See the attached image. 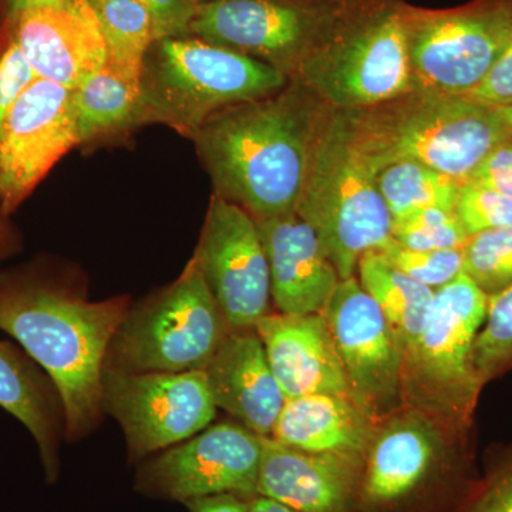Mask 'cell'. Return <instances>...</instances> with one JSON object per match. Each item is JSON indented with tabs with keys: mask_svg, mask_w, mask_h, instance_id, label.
Wrapping results in <instances>:
<instances>
[{
	"mask_svg": "<svg viewBox=\"0 0 512 512\" xmlns=\"http://www.w3.org/2000/svg\"><path fill=\"white\" fill-rule=\"evenodd\" d=\"M128 311L127 296L92 302L40 276H0V330L55 384L70 441L99 426L107 353Z\"/></svg>",
	"mask_w": 512,
	"mask_h": 512,
	"instance_id": "cell-1",
	"label": "cell"
},
{
	"mask_svg": "<svg viewBox=\"0 0 512 512\" xmlns=\"http://www.w3.org/2000/svg\"><path fill=\"white\" fill-rule=\"evenodd\" d=\"M318 124L293 90L218 111L192 137L215 192L254 218L296 211Z\"/></svg>",
	"mask_w": 512,
	"mask_h": 512,
	"instance_id": "cell-2",
	"label": "cell"
},
{
	"mask_svg": "<svg viewBox=\"0 0 512 512\" xmlns=\"http://www.w3.org/2000/svg\"><path fill=\"white\" fill-rule=\"evenodd\" d=\"M412 92L345 111L350 141L373 175L413 161L463 184L494 148L512 138L498 107L466 96Z\"/></svg>",
	"mask_w": 512,
	"mask_h": 512,
	"instance_id": "cell-3",
	"label": "cell"
},
{
	"mask_svg": "<svg viewBox=\"0 0 512 512\" xmlns=\"http://www.w3.org/2000/svg\"><path fill=\"white\" fill-rule=\"evenodd\" d=\"M140 84V124L192 138L218 111L284 90L286 74L200 37H164L148 50Z\"/></svg>",
	"mask_w": 512,
	"mask_h": 512,
	"instance_id": "cell-4",
	"label": "cell"
},
{
	"mask_svg": "<svg viewBox=\"0 0 512 512\" xmlns=\"http://www.w3.org/2000/svg\"><path fill=\"white\" fill-rule=\"evenodd\" d=\"M295 212L315 229L342 281L392 239V214L350 141L345 113L318 134Z\"/></svg>",
	"mask_w": 512,
	"mask_h": 512,
	"instance_id": "cell-5",
	"label": "cell"
},
{
	"mask_svg": "<svg viewBox=\"0 0 512 512\" xmlns=\"http://www.w3.org/2000/svg\"><path fill=\"white\" fill-rule=\"evenodd\" d=\"M487 309L488 296L467 275L437 289L426 328L404 353L403 407L423 413L440 429L470 423L483 387L471 353Z\"/></svg>",
	"mask_w": 512,
	"mask_h": 512,
	"instance_id": "cell-6",
	"label": "cell"
},
{
	"mask_svg": "<svg viewBox=\"0 0 512 512\" xmlns=\"http://www.w3.org/2000/svg\"><path fill=\"white\" fill-rule=\"evenodd\" d=\"M231 326L194 258L167 288L130 308L104 370L181 373L204 370Z\"/></svg>",
	"mask_w": 512,
	"mask_h": 512,
	"instance_id": "cell-7",
	"label": "cell"
},
{
	"mask_svg": "<svg viewBox=\"0 0 512 512\" xmlns=\"http://www.w3.org/2000/svg\"><path fill=\"white\" fill-rule=\"evenodd\" d=\"M440 427L403 407L377 423L365 456L359 512H433L451 493H471L460 481Z\"/></svg>",
	"mask_w": 512,
	"mask_h": 512,
	"instance_id": "cell-8",
	"label": "cell"
},
{
	"mask_svg": "<svg viewBox=\"0 0 512 512\" xmlns=\"http://www.w3.org/2000/svg\"><path fill=\"white\" fill-rule=\"evenodd\" d=\"M296 72L309 89L345 111L370 109L412 92L403 10H379L355 20Z\"/></svg>",
	"mask_w": 512,
	"mask_h": 512,
	"instance_id": "cell-9",
	"label": "cell"
},
{
	"mask_svg": "<svg viewBox=\"0 0 512 512\" xmlns=\"http://www.w3.org/2000/svg\"><path fill=\"white\" fill-rule=\"evenodd\" d=\"M413 90L468 96L503 55L512 0H476L439 12L403 10Z\"/></svg>",
	"mask_w": 512,
	"mask_h": 512,
	"instance_id": "cell-10",
	"label": "cell"
},
{
	"mask_svg": "<svg viewBox=\"0 0 512 512\" xmlns=\"http://www.w3.org/2000/svg\"><path fill=\"white\" fill-rule=\"evenodd\" d=\"M343 0H202L190 33L282 73L348 28Z\"/></svg>",
	"mask_w": 512,
	"mask_h": 512,
	"instance_id": "cell-11",
	"label": "cell"
},
{
	"mask_svg": "<svg viewBox=\"0 0 512 512\" xmlns=\"http://www.w3.org/2000/svg\"><path fill=\"white\" fill-rule=\"evenodd\" d=\"M103 412L117 420L128 454L141 461L207 429L217 416L204 370L121 373L104 370Z\"/></svg>",
	"mask_w": 512,
	"mask_h": 512,
	"instance_id": "cell-12",
	"label": "cell"
},
{
	"mask_svg": "<svg viewBox=\"0 0 512 512\" xmlns=\"http://www.w3.org/2000/svg\"><path fill=\"white\" fill-rule=\"evenodd\" d=\"M335 340L353 403L373 423L403 409V343L355 276L343 279L322 312Z\"/></svg>",
	"mask_w": 512,
	"mask_h": 512,
	"instance_id": "cell-13",
	"label": "cell"
},
{
	"mask_svg": "<svg viewBox=\"0 0 512 512\" xmlns=\"http://www.w3.org/2000/svg\"><path fill=\"white\" fill-rule=\"evenodd\" d=\"M262 436L239 423L210 424L191 439L167 448L138 470L140 493L187 503L218 494L255 497Z\"/></svg>",
	"mask_w": 512,
	"mask_h": 512,
	"instance_id": "cell-14",
	"label": "cell"
},
{
	"mask_svg": "<svg viewBox=\"0 0 512 512\" xmlns=\"http://www.w3.org/2000/svg\"><path fill=\"white\" fill-rule=\"evenodd\" d=\"M192 258L231 329H255L269 313L271 275L258 225L214 192Z\"/></svg>",
	"mask_w": 512,
	"mask_h": 512,
	"instance_id": "cell-15",
	"label": "cell"
},
{
	"mask_svg": "<svg viewBox=\"0 0 512 512\" xmlns=\"http://www.w3.org/2000/svg\"><path fill=\"white\" fill-rule=\"evenodd\" d=\"M76 146L73 90L36 79L13 104L0 130V214L15 211Z\"/></svg>",
	"mask_w": 512,
	"mask_h": 512,
	"instance_id": "cell-16",
	"label": "cell"
},
{
	"mask_svg": "<svg viewBox=\"0 0 512 512\" xmlns=\"http://www.w3.org/2000/svg\"><path fill=\"white\" fill-rule=\"evenodd\" d=\"M365 457L311 453L262 436L256 494L298 512H359Z\"/></svg>",
	"mask_w": 512,
	"mask_h": 512,
	"instance_id": "cell-17",
	"label": "cell"
},
{
	"mask_svg": "<svg viewBox=\"0 0 512 512\" xmlns=\"http://www.w3.org/2000/svg\"><path fill=\"white\" fill-rule=\"evenodd\" d=\"M16 45L37 79L74 90L109 62L99 19L89 0L20 13Z\"/></svg>",
	"mask_w": 512,
	"mask_h": 512,
	"instance_id": "cell-18",
	"label": "cell"
},
{
	"mask_svg": "<svg viewBox=\"0 0 512 512\" xmlns=\"http://www.w3.org/2000/svg\"><path fill=\"white\" fill-rule=\"evenodd\" d=\"M255 330L286 399L335 394L352 400L342 360L322 313L269 312L256 323Z\"/></svg>",
	"mask_w": 512,
	"mask_h": 512,
	"instance_id": "cell-19",
	"label": "cell"
},
{
	"mask_svg": "<svg viewBox=\"0 0 512 512\" xmlns=\"http://www.w3.org/2000/svg\"><path fill=\"white\" fill-rule=\"evenodd\" d=\"M254 220L268 258L271 298L278 312H322L342 279L315 229L296 212Z\"/></svg>",
	"mask_w": 512,
	"mask_h": 512,
	"instance_id": "cell-20",
	"label": "cell"
},
{
	"mask_svg": "<svg viewBox=\"0 0 512 512\" xmlns=\"http://www.w3.org/2000/svg\"><path fill=\"white\" fill-rule=\"evenodd\" d=\"M218 409L258 436H271L286 396L255 329H231L205 366Z\"/></svg>",
	"mask_w": 512,
	"mask_h": 512,
	"instance_id": "cell-21",
	"label": "cell"
},
{
	"mask_svg": "<svg viewBox=\"0 0 512 512\" xmlns=\"http://www.w3.org/2000/svg\"><path fill=\"white\" fill-rule=\"evenodd\" d=\"M0 407L25 424L39 447L46 480L59 477L64 437L62 400L55 384L32 357L0 340Z\"/></svg>",
	"mask_w": 512,
	"mask_h": 512,
	"instance_id": "cell-22",
	"label": "cell"
},
{
	"mask_svg": "<svg viewBox=\"0 0 512 512\" xmlns=\"http://www.w3.org/2000/svg\"><path fill=\"white\" fill-rule=\"evenodd\" d=\"M376 426L348 397L306 394L286 399L271 437L311 453L365 457Z\"/></svg>",
	"mask_w": 512,
	"mask_h": 512,
	"instance_id": "cell-23",
	"label": "cell"
},
{
	"mask_svg": "<svg viewBox=\"0 0 512 512\" xmlns=\"http://www.w3.org/2000/svg\"><path fill=\"white\" fill-rule=\"evenodd\" d=\"M357 271L360 285L382 309L404 349L412 348L426 328L436 291L404 274L379 251L366 252Z\"/></svg>",
	"mask_w": 512,
	"mask_h": 512,
	"instance_id": "cell-24",
	"label": "cell"
},
{
	"mask_svg": "<svg viewBox=\"0 0 512 512\" xmlns=\"http://www.w3.org/2000/svg\"><path fill=\"white\" fill-rule=\"evenodd\" d=\"M79 144L123 133L140 124L141 84L109 63L73 90Z\"/></svg>",
	"mask_w": 512,
	"mask_h": 512,
	"instance_id": "cell-25",
	"label": "cell"
},
{
	"mask_svg": "<svg viewBox=\"0 0 512 512\" xmlns=\"http://www.w3.org/2000/svg\"><path fill=\"white\" fill-rule=\"evenodd\" d=\"M109 50L113 69L141 83L144 60L158 40L153 13L138 0H89Z\"/></svg>",
	"mask_w": 512,
	"mask_h": 512,
	"instance_id": "cell-26",
	"label": "cell"
},
{
	"mask_svg": "<svg viewBox=\"0 0 512 512\" xmlns=\"http://www.w3.org/2000/svg\"><path fill=\"white\" fill-rule=\"evenodd\" d=\"M375 181L392 218L423 208L456 211L460 181L427 165L399 161L382 168Z\"/></svg>",
	"mask_w": 512,
	"mask_h": 512,
	"instance_id": "cell-27",
	"label": "cell"
},
{
	"mask_svg": "<svg viewBox=\"0 0 512 512\" xmlns=\"http://www.w3.org/2000/svg\"><path fill=\"white\" fill-rule=\"evenodd\" d=\"M463 274L487 296L512 286V228L490 229L468 239Z\"/></svg>",
	"mask_w": 512,
	"mask_h": 512,
	"instance_id": "cell-28",
	"label": "cell"
},
{
	"mask_svg": "<svg viewBox=\"0 0 512 512\" xmlns=\"http://www.w3.org/2000/svg\"><path fill=\"white\" fill-rule=\"evenodd\" d=\"M392 238L414 251H439L463 249L471 237L456 211L423 208L392 218Z\"/></svg>",
	"mask_w": 512,
	"mask_h": 512,
	"instance_id": "cell-29",
	"label": "cell"
},
{
	"mask_svg": "<svg viewBox=\"0 0 512 512\" xmlns=\"http://www.w3.org/2000/svg\"><path fill=\"white\" fill-rule=\"evenodd\" d=\"M483 384L512 363V286L488 296L487 318L471 353Z\"/></svg>",
	"mask_w": 512,
	"mask_h": 512,
	"instance_id": "cell-30",
	"label": "cell"
},
{
	"mask_svg": "<svg viewBox=\"0 0 512 512\" xmlns=\"http://www.w3.org/2000/svg\"><path fill=\"white\" fill-rule=\"evenodd\" d=\"M404 274L414 281L437 291L463 274V249H439V251H414L390 239L377 249Z\"/></svg>",
	"mask_w": 512,
	"mask_h": 512,
	"instance_id": "cell-31",
	"label": "cell"
},
{
	"mask_svg": "<svg viewBox=\"0 0 512 512\" xmlns=\"http://www.w3.org/2000/svg\"><path fill=\"white\" fill-rule=\"evenodd\" d=\"M456 214L470 237L490 229L512 228V198L466 181L461 184Z\"/></svg>",
	"mask_w": 512,
	"mask_h": 512,
	"instance_id": "cell-32",
	"label": "cell"
},
{
	"mask_svg": "<svg viewBox=\"0 0 512 512\" xmlns=\"http://www.w3.org/2000/svg\"><path fill=\"white\" fill-rule=\"evenodd\" d=\"M457 512H512V456L495 464L474 485Z\"/></svg>",
	"mask_w": 512,
	"mask_h": 512,
	"instance_id": "cell-33",
	"label": "cell"
},
{
	"mask_svg": "<svg viewBox=\"0 0 512 512\" xmlns=\"http://www.w3.org/2000/svg\"><path fill=\"white\" fill-rule=\"evenodd\" d=\"M37 79L22 50L12 43L0 57V130L10 109L22 93Z\"/></svg>",
	"mask_w": 512,
	"mask_h": 512,
	"instance_id": "cell-34",
	"label": "cell"
},
{
	"mask_svg": "<svg viewBox=\"0 0 512 512\" xmlns=\"http://www.w3.org/2000/svg\"><path fill=\"white\" fill-rule=\"evenodd\" d=\"M466 97L494 107L512 103V30L503 55L484 82Z\"/></svg>",
	"mask_w": 512,
	"mask_h": 512,
	"instance_id": "cell-35",
	"label": "cell"
},
{
	"mask_svg": "<svg viewBox=\"0 0 512 512\" xmlns=\"http://www.w3.org/2000/svg\"><path fill=\"white\" fill-rule=\"evenodd\" d=\"M146 5L156 20L158 40L187 36L197 3L194 0H138Z\"/></svg>",
	"mask_w": 512,
	"mask_h": 512,
	"instance_id": "cell-36",
	"label": "cell"
},
{
	"mask_svg": "<svg viewBox=\"0 0 512 512\" xmlns=\"http://www.w3.org/2000/svg\"><path fill=\"white\" fill-rule=\"evenodd\" d=\"M467 181L512 198V138L494 148Z\"/></svg>",
	"mask_w": 512,
	"mask_h": 512,
	"instance_id": "cell-37",
	"label": "cell"
},
{
	"mask_svg": "<svg viewBox=\"0 0 512 512\" xmlns=\"http://www.w3.org/2000/svg\"><path fill=\"white\" fill-rule=\"evenodd\" d=\"M252 498L237 494H218L195 498L187 501L185 505L190 512H249Z\"/></svg>",
	"mask_w": 512,
	"mask_h": 512,
	"instance_id": "cell-38",
	"label": "cell"
},
{
	"mask_svg": "<svg viewBox=\"0 0 512 512\" xmlns=\"http://www.w3.org/2000/svg\"><path fill=\"white\" fill-rule=\"evenodd\" d=\"M64 2L66 0H13V8L20 15L28 10L60 8Z\"/></svg>",
	"mask_w": 512,
	"mask_h": 512,
	"instance_id": "cell-39",
	"label": "cell"
},
{
	"mask_svg": "<svg viewBox=\"0 0 512 512\" xmlns=\"http://www.w3.org/2000/svg\"><path fill=\"white\" fill-rule=\"evenodd\" d=\"M249 512H298L286 505L271 500V498L255 495L251 500V510Z\"/></svg>",
	"mask_w": 512,
	"mask_h": 512,
	"instance_id": "cell-40",
	"label": "cell"
},
{
	"mask_svg": "<svg viewBox=\"0 0 512 512\" xmlns=\"http://www.w3.org/2000/svg\"><path fill=\"white\" fill-rule=\"evenodd\" d=\"M10 245H12V239H10L8 229L3 227L0 222V258L9 254Z\"/></svg>",
	"mask_w": 512,
	"mask_h": 512,
	"instance_id": "cell-41",
	"label": "cell"
},
{
	"mask_svg": "<svg viewBox=\"0 0 512 512\" xmlns=\"http://www.w3.org/2000/svg\"><path fill=\"white\" fill-rule=\"evenodd\" d=\"M498 110H500L501 117H503L505 124H507L512 131V103L500 106L498 107Z\"/></svg>",
	"mask_w": 512,
	"mask_h": 512,
	"instance_id": "cell-42",
	"label": "cell"
}]
</instances>
